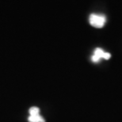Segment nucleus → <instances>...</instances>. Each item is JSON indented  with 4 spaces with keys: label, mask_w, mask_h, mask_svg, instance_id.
Wrapping results in <instances>:
<instances>
[{
    "label": "nucleus",
    "mask_w": 122,
    "mask_h": 122,
    "mask_svg": "<svg viewBox=\"0 0 122 122\" xmlns=\"http://www.w3.org/2000/svg\"><path fill=\"white\" fill-rule=\"evenodd\" d=\"M105 21H106V18L104 15L92 14L89 18L90 24L93 27L98 28H102L104 25H105Z\"/></svg>",
    "instance_id": "obj_1"
},
{
    "label": "nucleus",
    "mask_w": 122,
    "mask_h": 122,
    "mask_svg": "<svg viewBox=\"0 0 122 122\" xmlns=\"http://www.w3.org/2000/svg\"><path fill=\"white\" fill-rule=\"evenodd\" d=\"M110 54L108 52H105L101 48H96L94 50V54L91 57V60L93 62H98L102 58L108 60L110 58Z\"/></svg>",
    "instance_id": "obj_2"
},
{
    "label": "nucleus",
    "mask_w": 122,
    "mask_h": 122,
    "mask_svg": "<svg viewBox=\"0 0 122 122\" xmlns=\"http://www.w3.org/2000/svg\"><path fill=\"white\" fill-rule=\"evenodd\" d=\"M29 122H45V119L41 117L40 114L34 116H29L28 118Z\"/></svg>",
    "instance_id": "obj_3"
},
{
    "label": "nucleus",
    "mask_w": 122,
    "mask_h": 122,
    "mask_svg": "<svg viewBox=\"0 0 122 122\" xmlns=\"http://www.w3.org/2000/svg\"><path fill=\"white\" fill-rule=\"evenodd\" d=\"M29 113L30 116H34V115H38L40 113V109L38 107H36V106H33V107H31L29 110Z\"/></svg>",
    "instance_id": "obj_4"
}]
</instances>
